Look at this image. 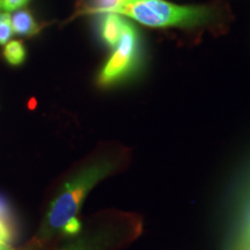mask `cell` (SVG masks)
Listing matches in <instances>:
<instances>
[{
	"instance_id": "9a60e30c",
	"label": "cell",
	"mask_w": 250,
	"mask_h": 250,
	"mask_svg": "<svg viewBox=\"0 0 250 250\" xmlns=\"http://www.w3.org/2000/svg\"><path fill=\"white\" fill-rule=\"evenodd\" d=\"M246 250H250V246H249V247H248V248H247Z\"/></svg>"
},
{
	"instance_id": "8fae6325",
	"label": "cell",
	"mask_w": 250,
	"mask_h": 250,
	"mask_svg": "<svg viewBox=\"0 0 250 250\" xmlns=\"http://www.w3.org/2000/svg\"><path fill=\"white\" fill-rule=\"evenodd\" d=\"M29 0H0V9L5 13L12 11H18L28 4Z\"/></svg>"
},
{
	"instance_id": "ba28073f",
	"label": "cell",
	"mask_w": 250,
	"mask_h": 250,
	"mask_svg": "<svg viewBox=\"0 0 250 250\" xmlns=\"http://www.w3.org/2000/svg\"><path fill=\"white\" fill-rule=\"evenodd\" d=\"M4 57L8 64L18 66L21 65L26 59V49L21 41H11L5 44Z\"/></svg>"
},
{
	"instance_id": "7a4b0ae2",
	"label": "cell",
	"mask_w": 250,
	"mask_h": 250,
	"mask_svg": "<svg viewBox=\"0 0 250 250\" xmlns=\"http://www.w3.org/2000/svg\"><path fill=\"white\" fill-rule=\"evenodd\" d=\"M143 228V218L133 212H103L57 250H122L142 235Z\"/></svg>"
},
{
	"instance_id": "52a82bcc",
	"label": "cell",
	"mask_w": 250,
	"mask_h": 250,
	"mask_svg": "<svg viewBox=\"0 0 250 250\" xmlns=\"http://www.w3.org/2000/svg\"><path fill=\"white\" fill-rule=\"evenodd\" d=\"M13 33L20 36H33L39 33L40 26L28 9H19L11 17Z\"/></svg>"
},
{
	"instance_id": "277c9868",
	"label": "cell",
	"mask_w": 250,
	"mask_h": 250,
	"mask_svg": "<svg viewBox=\"0 0 250 250\" xmlns=\"http://www.w3.org/2000/svg\"><path fill=\"white\" fill-rule=\"evenodd\" d=\"M142 64V40L139 31L129 21H125L123 35L99 74V83L103 87L116 85L129 79Z\"/></svg>"
},
{
	"instance_id": "8992f818",
	"label": "cell",
	"mask_w": 250,
	"mask_h": 250,
	"mask_svg": "<svg viewBox=\"0 0 250 250\" xmlns=\"http://www.w3.org/2000/svg\"><path fill=\"white\" fill-rule=\"evenodd\" d=\"M125 20L117 13H103L99 22V33L102 42L109 48H116L123 35Z\"/></svg>"
},
{
	"instance_id": "30bf717a",
	"label": "cell",
	"mask_w": 250,
	"mask_h": 250,
	"mask_svg": "<svg viewBox=\"0 0 250 250\" xmlns=\"http://www.w3.org/2000/svg\"><path fill=\"white\" fill-rule=\"evenodd\" d=\"M13 34L11 15L8 13H0V45L6 44Z\"/></svg>"
},
{
	"instance_id": "6da1fadb",
	"label": "cell",
	"mask_w": 250,
	"mask_h": 250,
	"mask_svg": "<svg viewBox=\"0 0 250 250\" xmlns=\"http://www.w3.org/2000/svg\"><path fill=\"white\" fill-rule=\"evenodd\" d=\"M126 148L109 147L95 154L68 174L49 202L33 243L43 246L59 237H71L80 232L79 213L89 192L100 182L122 173L130 164Z\"/></svg>"
},
{
	"instance_id": "3957f363",
	"label": "cell",
	"mask_w": 250,
	"mask_h": 250,
	"mask_svg": "<svg viewBox=\"0 0 250 250\" xmlns=\"http://www.w3.org/2000/svg\"><path fill=\"white\" fill-rule=\"evenodd\" d=\"M112 13L154 28L196 27L214 19V11L206 6H179L164 0H123Z\"/></svg>"
},
{
	"instance_id": "5b68a950",
	"label": "cell",
	"mask_w": 250,
	"mask_h": 250,
	"mask_svg": "<svg viewBox=\"0 0 250 250\" xmlns=\"http://www.w3.org/2000/svg\"><path fill=\"white\" fill-rule=\"evenodd\" d=\"M229 250H246L250 246V186L240 205Z\"/></svg>"
},
{
	"instance_id": "4fadbf2b",
	"label": "cell",
	"mask_w": 250,
	"mask_h": 250,
	"mask_svg": "<svg viewBox=\"0 0 250 250\" xmlns=\"http://www.w3.org/2000/svg\"><path fill=\"white\" fill-rule=\"evenodd\" d=\"M0 219H2L6 224L9 225V226L13 225V223H12V214L11 211H9V206L1 197H0Z\"/></svg>"
},
{
	"instance_id": "7c38bea8",
	"label": "cell",
	"mask_w": 250,
	"mask_h": 250,
	"mask_svg": "<svg viewBox=\"0 0 250 250\" xmlns=\"http://www.w3.org/2000/svg\"><path fill=\"white\" fill-rule=\"evenodd\" d=\"M12 240H13V229H12V226H9L2 219H0V241L11 243Z\"/></svg>"
},
{
	"instance_id": "5bb4252c",
	"label": "cell",
	"mask_w": 250,
	"mask_h": 250,
	"mask_svg": "<svg viewBox=\"0 0 250 250\" xmlns=\"http://www.w3.org/2000/svg\"><path fill=\"white\" fill-rule=\"evenodd\" d=\"M0 250H14V248L9 243L0 241Z\"/></svg>"
},
{
	"instance_id": "9c48e42d",
	"label": "cell",
	"mask_w": 250,
	"mask_h": 250,
	"mask_svg": "<svg viewBox=\"0 0 250 250\" xmlns=\"http://www.w3.org/2000/svg\"><path fill=\"white\" fill-rule=\"evenodd\" d=\"M123 0H93V6L88 8L93 13H112Z\"/></svg>"
}]
</instances>
